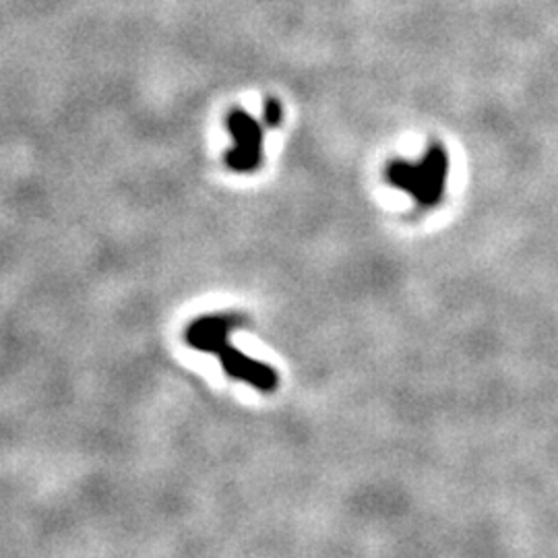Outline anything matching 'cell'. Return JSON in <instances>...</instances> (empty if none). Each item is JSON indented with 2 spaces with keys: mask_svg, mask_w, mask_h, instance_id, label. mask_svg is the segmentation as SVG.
Here are the masks:
<instances>
[{
  "mask_svg": "<svg viewBox=\"0 0 558 558\" xmlns=\"http://www.w3.org/2000/svg\"><path fill=\"white\" fill-rule=\"evenodd\" d=\"M228 131L234 147L228 151L226 163L236 172H253L263 158V129L248 112L234 108L228 117Z\"/></svg>",
  "mask_w": 558,
  "mask_h": 558,
  "instance_id": "3957f363",
  "label": "cell"
},
{
  "mask_svg": "<svg viewBox=\"0 0 558 558\" xmlns=\"http://www.w3.org/2000/svg\"><path fill=\"white\" fill-rule=\"evenodd\" d=\"M265 122L269 126H278L279 122H281V106L274 98L265 101Z\"/></svg>",
  "mask_w": 558,
  "mask_h": 558,
  "instance_id": "277c9868",
  "label": "cell"
},
{
  "mask_svg": "<svg viewBox=\"0 0 558 558\" xmlns=\"http://www.w3.org/2000/svg\"><path fill=\"white\" fill-rule=\"evenodd\" d=\"M449 174V158L440 145H430L418 163L396 160L387 166V182L412 195L420 207H435L442 201Z\"/></svg>",
  "mask_w": 558,
  "mask_h": 558,
  "instance_id": "7a4b0ae2",
  "label": "cell"
},
{
  "mask_svg": "<svg viewBox=\"0 0 558 558\" xmlns=\"http://www.w3.org/2000/svg\"><path fill=\"white\" fill-rule=\"evenodd\" d=\"M239 315H211L195 320L189 331L186 341L191 348L216 354L220 359L223 371L232 379L244 380L259 391H274L278 387V373L259 360L248 359L236 348L228 343V333L240 325Z\"/></svg>",
  "mask_w": 558,
  "mask_h": 558,
  "instance_id": "6da1fadb",
  "label": "cell"
}]
</instances>
